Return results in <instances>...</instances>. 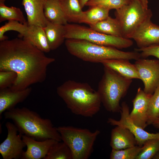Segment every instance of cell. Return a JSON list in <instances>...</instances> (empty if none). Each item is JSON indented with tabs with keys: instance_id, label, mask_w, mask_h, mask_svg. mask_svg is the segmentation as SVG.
<instances>
[{
	"instance_id": "6da1fadb",
	"label": "cell",
	"mask_w": 159,
	"mask_h": 159,
	"mask_svg": "<svg viewBox=\"0 0 159 159\" xmlns=\"http://www.w3.org/2000/svg\"><path fill=\"white\" fill-rule=\"evenodd\" d=\"M55 61L23 39L0 42V71H12L17 75L9 87L12 90H22L44 82L49 65Z\"/></svg>"
},
{
	"instance_id": "7a4b0ae2",
	"label": "cell",
	"mask_w": 159,
	"mask_h": 159,
	"mask_svg": "<svg viewBox=\"0 0 159 159\" xmlns=\"http://www.w3.org/2000/svg\"><path fill=\"white\" fill-rule=\"evenodd\" d=\"M57 93L76 115L91 117L100 110L102 103L99 94L87 83L69 80L57 87Z\"/></svg>"
},
{
	"instance_id": "3957f363",
	"label": "cell",
	"mask_w": 159,
	"mask_h": 159,
	"mask_svg": "<svg viewBox=\"0 0 159 159\" xmlns=\"http://www.w3.org/2000/svg\"><path fill=\"white\" fill-rule=\"evenodd\" d=\"M5 119L11 120L18 132L38 141L51 139L62 141L57 127L51 120L44 118L36 112L26 107L14 108L6 111Z\"/></svg>"
},
{
	"instance_id": "277c9868",
	"label": "cell",
	"mask_w": 159,
	"mask_h": 159,
	"mask_svg": "<svg viewBox=\"0 0 159 159\" xmlns=\"http://www.w3.org/2000/svg\"><path fill=\"white\" fill-rule=\"evenodd\" d=\"M65 44L70 54L87 62L100 63L109 59H123L136 60L141 58L140 53L135 51L124 52L84 39H66Z\"/></svg>"
},
{
	"instance_id": "5b68a950",
	"label": "cell",
	"mask_w": 159,
	"mask_h": 159,
	"mask_svg": "<svg viewBox=\"0 0 159 159\" xmlns=\"http://www.w3.org/2000/svg\"><path fill=\"white\" fill-rule=\"evenodd\" d=\"M132 82V79L104 67V73L97 91L102 104L107 111L120 112V100L126 95Z\"/></svg>"
},
{
	"instance_id": "8992f818",
	"label": "cell",
	"mask_w": 159,
	"mask_h": 159,
	"mask_svg": "<svg viewBox=\"0 0 159 159\" xmlns=\"http://www.w3.org/2000/svg\"><path fill=\"white\" fill-rule=\"evenodd\" d=\"M62 141L70 149L73 159H87L93 151L94 143L100 131H91L86 128L72 126L57 127Z\"/></svg>"
},
{
	"instance_id": "52a82bcc",
	"label": "cell",
	"mask_w": 159,
	"mask_h": 159,
	"mask_svg": "<svg viewBox=\"0 0 159 159\" xmlns=\"http://www.w3.org/2000/svg\"><path fill=\"white\" fill-rule=\"evenodd\" d=\"M115 15L120 24L122 37L130 39L144 21L152 17L153 14L139 0H130L127 4L115 10Z\"/></svg>"
},
{
	"instance_id": "ba28073f",
	"label": "cell",
	"mask_w": 159,
	"mask_h": 159,
	"mask_svg": "<svg viewBox=\"0 0 159 159\" xmlns=\"http://www.w3.org/2000/svg\"><path fill=\"white\" fill-rule=\"evenodd\" d=\"M64 26L66 39H84L100 45L118 49L128 48L133 44L132 41L130 39L102 33L85 26L68 23Z\"/></svg>"
},
{
	"instance_id": "9c48e42d",
	"label": "cell",
	"mask_w": 159,
	"mask_h": 159,
	"mask_svg": "<svg viewBox=\"0 0 159 159\" xmlns=\"http://www.w3.org/2000/svg\"><path fill=\"white\" fill-rule=\"evenodd\" d=\"M7 135L5 139L0 144V153L3 159H21L26 147L22 135L19 132L15 125L7 122L5 124Z\"/></svg>"
},
{
	"instance_id": "30bf717a",
	"label": "cell",
	"mask_w": 159,
	"mask_h": 159,
	"mask_svg": "<svg viewBox=\"0 0 159 159\" xmlns=\"http://www.w3.org/2000/svg\"><path fill=\"white\" fill-rule=\"evenodd\" d=\"M135 61L134 64L143 83V90L152 95L159 86V60L140 58Z\"/></svg>"
},
{
	"instance_id": "8fae6325",
	"label": "cell",
	"mask_w": 159,
	"mask_h": 159,
	"mask_svg": "<svg viewBox=\"0 0 159 159\" xmlns=\"http://www.w3.org/2000/svg\"><path fill=\"white\" fill-rule=\"evenodd\" d=\"M120 118L117 120L112 118H108L107 122L113 126H119L128 129L135 137L136 145L142 146L144 142L151 139L159 140V132L150 133L135 124L129 116L130 110L127 104L123 102L121 105Z\"/></svg>"
},
{
	"instance_id": "7c38bea8",
	"label": "cell",
	"mask_w": 159,
	"mask_h": 159,
	"mask_svg": "<svg viewBox=\"0 0 159 159\" xmlns=\"http://www.w3.org/2000/svg\"><path fill=\"white\" fill-rule=\"evenodd\" d=\"M151 18L144 21L132 37L138 48L159 45V26L152 22Z\"/></svg>"
},
{
	"instance_id": "4fadbf2b",
	"label": "cell",
	"mask_w": 159,
	"mask_h": 159,
	"mask_svg": "<svg viewBox=\"0 0 159 159\" xmlns=\"http://www.w3.org/2000/svg\"><path fill=\"white\" fill-rule=\"evenodd\" d=\"M152 95L147 94L143 90L139 87L132 100L133 107L132 110L130 112V117L135 124L144 129L148 125V107Z\"/></svg>"
},
{
	"instance_id": "5bb4252c",
	"label": "cell",
	"mask_w": 159,
	"mask_h": 159,
	"mask_svg": "<svg viewBox=\"0 0 159 159\" xmlns=\"http://www.w3.org/2000/svg\"><path fill=\"white\" fill-rule=\"evenodd\" d=\"M22 138L27 148L21 159H44L51 147L57 141L51 139L38 141L24 135Z\"/></svg>"
},
{
	"instance_id": "9a60e30c",
	"label": "cell",
	"mask_w": 159,
	"mask_h": 159,
	"mask_svg": "<svg viewBox=\"0 0 159 159\" xmlns=\"http://www.w3.org/2000/svg\"><path fill=\"white\" fill-rule=\"evenodd\" d=\"M32 88L28 87L18 91L9 88L0 90V115L3 112L15 107L18 104L24 101L30 95Z\"/></svg>"
},
{
	"instance_id": "2e32d148",
	"label": "cell",
	"mask_w": 159,
	"mask_h": 159,
	"mask_svg": "<svg viewBox=\"0 0 159 159\" xmlns=\"http://www.w3.org/2000/svg\"><path fill=\"white\" fill-rule=\"evenodd\" d=\"M48 0H22V4L27 15L28 25L45 26L47 20L44 15V9Z\"/></svg>"
},
{
	"instance_id": "e0dca14e",
	"label": "cell",
	"mask_w": 159,
	"mask_h": 159,
	"mask_svg": "<svg viewBox=\"0 0 159 159\" xmlns=\"http://www.w3.org/2000/svg\"><path fill=\"white\" fill-rule=\"evenodd\" d=\"M116 126L111 133L110 145L112 149L120 150L136 145L135 136L128 129Z\"/></svg>"
},
{
	"instance_id": "ac0fdd59",
	"label": "cell",
	"mask_w": 159,
	"mask_h": 159,
	"mask_svg": "<svg viewBox=\"0 0 159 159\" xmlns=\"http://www.w3.org/2000/svg\"><path fill=\"white\" fill-rule=\"evenodd\" d=\"M129 60L123 59H112L102 61L100 63L124 77L140 80L135 64H132Z\"/></svg>"
},
{
	"instance_id": "d6986e66",
	"label": "cell",
	"mask_w": 159,
	"mask_h": 159,
	"mask_svg": "<svg viewBox=\"0 0 159 159\" xmlns=\"http://www.w3.org/2000/svg\"><path fill=\"white\" fill-rule=\"evenodd\" d=\"M23 38L44 52L47 53L51 50L43 27L36 25H28L26 32Z\"/></svg>"
},
{
	"instance_id": "ffe728a7",
	"label": "cell",
	"mask_w": 159,
	"mask_h": 159,
	"mask_svg": "<svg viewBox=\"0 0 159 159\" xmlns=\"http://www.w3.org/2000/svg\"><path fill=\"white\" fill-rule=\"evenodd\" d=\"M43 28L51 50L57 49L63 43L65 39L64 25L54 24L47 21Z\"/></svg>"
},
{
	"instance_id": "44dd1931",
	"label": "cell",
	"mask_w": 159,
	"mask_h": 159,
	"mask_svg": "<svg viewBox=\"0 0 159 159\" xmlns=\"http://www.w3.org/2000/svg\"><path fill=\"white\" fill-rule=\"evenodd\" d=\"M44 14L47 20L52 23L63 25L68 23L58 0H48L44 7Z\"/></svg>"
},
{
	"instance_id": "7402d4cb",
	"label": "cell",
	"mask_w": 159,
	"mask_h": 159,
	"mask_svg": "<svg viewBox=\"0 0 159 159\" xmlns=\"http://www.w3.org/2000/svg\"><path fill=\"white\" fill-rule=\"evenodd\" d=\"M68 22L81 23L83 12L79 0L59 1Z\"/></svg>"
},
{
	"instance_id": "603a6c76",
	"label": "cell",
	"mask_w": 159,
	"mask_h": 159,
	"mask_svg": "<svg viewBox=\"0 0 159 159\" xmlns=\"http://www.w3.org/2000/svg\"><path fill=\"white\" fill-rule=\"evenodd\" d=\"M90 27L102 33L122 37L121 29L118 21L116 18H113L109 16L96 24L90 25Z\"/></svg>"
},
{
	"instance_id": "cb8c5ba5",
	"label": "cell",
	"mask_w": 159,
	"mask_h": 159,
	"mask_svg": "<svg viewBox=\"0 0 159 159\" xmlns=\"http://www.w3.org/2000/svg\"><path fill=\"white\" fill-rule=\"evenodd\" d=\"M110 10L99 6H91L89 9L84 11L81 23L89 26L96 24L108 16Z\"/></svg>"
},
{
	"instance_id": "d4e9b609",
	"label": "cell",
	"mask_w": 159,
	"mask_h": 159,
	"mask_svg": "<svg viewBox=\"0 0 159 159\" xmlns=\"http://www.w3.org/2000/svg\"><path fill=\"white\" fill-rule=\"evenodd\" d=\"M6 20L16 21L24 24H28L20 9L8 7L4 3L0 4V22Z\"/></svg>"
},
{
	"instance_id": "484cf974",
	"label": "cell",
	"mask_w": 159,
	"mask_h": 159,
	"mask_svg": "<svg viewBox=\"0 0 159 159\" xmlns=\"http://www.w3.org/2000/svg\"><path fill=\"white\" fill-rule=\"evenodd\" d=\"M61 141H57L52 146L44 159H73L70 149Z\"/></svg>"
},
{
	"instance_id": "4316f807",
	"label": "cell",
	"mask_w": 159,
	"mask_h": 159,
	"mask_svg": "<svg viewBox=\"0 0 159 159\" xmlns=\"http://www.w3.org/2000/svg\"><path fill=\"white\" fill-rule=\"evenodd\" d=\"M28 24H24L16 21H9L0 27V41L8 39V37L5 35V33L8 31H14L19 33V36L23 37L26 32Z\"/></svg>"
},
{
	"instance_id": "83f0119b",
	"label": "cell",
	"mask_w": 159,
	"mask_h": 159,
	"mask_svg": "<svg viewBox=\"0 0 159 159\" xmlns=\"http://www.w3.org/2000/svg\"><path fill=\"white\" fill-rule=\"evenodd\" d=\"M159 116V86L151 95L148 103L147 124L152 125Z\"/></svg>"
},
{
	"instance_id": "f1b7e54d",
	"label": "cell",
	"mask_w": 159,
	"mask_h": 159,
	"mask_svg": "<svg viewBox=\"0 0 159 159\" xmlns=\"http://www.w3.org/2000/svg\"><path fill=\"white\" fill-rule=\"evenodd\" d=\"M159 151V140L151 139L146 141L136 159H151Z\"/></svg>"
},
{
	"instance_id": "f546056e",
	"label": "cell",
	"mask_w": 159,
	"mask_h": 159,
	"mask_svg": "<svg viewBox=\"0 0 159 159\" xmlns=\"http://www.w3.org/2000/svg\"><path fill=\"white\" fill-rule=\"evenodd\" d=\"M142 149V147L137 145L120 150L112 149L110 159H136Z\"/></svg>"
},
{
	"instance_id": "4dcf8cb0",
	"label": "cell",
	"mask_w": 159,
	"mask_h": 159,
	"mask_svg": "<svg viewBox=\"0 0 159 159\" xmlns=\"http://www.w3.org/2000/svg\"><path fill=\"white\" fill-rule=\"evenodd\" d=\"M130 0H89L86 3V6H99L107 9H118L127 4Z\"/></svg>"
},
{
	"instance_id": "1f68e13d",
	"label": "cell",
	"mask_w": 159,
	"mask_h": 159,
	"mask_svg": "<svg viewBox=\"0 0 159 159\" xmlns=\"http://www.w3.org/2000/svg\"><path fill=\"white\" fill-rule=\"evenodd\" d=\"M17 77L16 73L13 71H0V90L10 87Z\"/></svg>"
},
{
	"instance_id": "d6a6232c",
	"label": "cell",
	"mask_w": 159,
	"mask_h": 159,
	"mask_svg": "<svg viewBox=\"0 0 159 159\" xmlns=\"http://www.w3.org/2000/svg\"><path fill=\"white\" fill-rule=\"evenodd\" d=\"M135 51L141 52V58H145L150 56L157 58L159 60V45L142 48L135 49Z\"/></svg>"
},
{
	"instance_id": "836d02e7",
	"label": "cell",
	"mask_w": 159,
	"mask_h": 159,
	"mask_svg": "<svg viewBox=\"0 0 159 159\" xmlns=\"http://www.w3.org/2000/svg\"><path fill=\"white\" fill-rule=\"evenodd\" d=\"M155 128H159V116L152 124Z\"/></svg>"
},
{
	"instance_id": "e575fe53",
	"label": "cell",
	"mask_w": 159,
	"mask_h": 159,
	"mask_svg": "<svg viewBox=\"0 0 159 159\" xmlns=\"http://www.w3.org/2000/svg\"><path fill=\"white\" fill-rule=\"evenodd\" d=\"M141 4L143 6L145 9H148V0H139Z\"/></svg>"
},
{
	"instance_id": "d590c367",
	"label": "cell",
	"mask_w": 159,
	"mask_h": 159,
	"mask_svg": "<svg viewBox=\"0 0 159 159\" xmlns=\"http://www.w3.org/2000/svg\"><path fill=\"white\" fill-rule=\"evenodd\" d=\"M81 6L83 8L85 6V4L89 0H79Z\"/></svg>"
},
{
	"instance_id": "8d00e7d4",
	"label": "cell",
	"mask_w": 159,
	"mask_h": 159,
	"mask_svg": "<svg viewBox=\"0 0 159 159\" xmlns=\"http://www.w3.org/2000/svg\"><path fill=\"white\" fill-rule=\"evenodd\" d=\"M152 159H159V151L155 154Z\"/></svg>"
},
{
	"instance_id": "74e56055",
	"label": "cell",
	"mask_w": 159,
	"mask_h": 159,
	"mask_svg": "<svg viewBox=\"0 0 159 159\" xmlns=\"http://www.w3.org/2000/svg\"><path fill=\"white\" fill-rule=\"evenodd\" d=\"M6 0H0V4L4 3V2Z\"/></svg>"
},
{
	"instance_id": "f35d334b",
	"label": "cell",
	"mask_w": 159,
	"mask_h": 159,
	"mask_svg": "<svg viewBox=\"0 0 159 159\" xmlns=\"http://www.w3.org/2000/svg\"><path fill=\"white\" fill-rule=\"evenodd\" d=\"M58 0V1H61V0Z\"/></svg>"
}]
</instances>
